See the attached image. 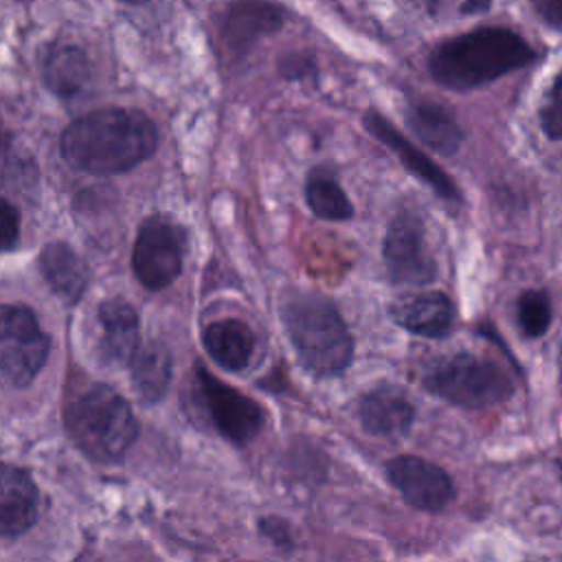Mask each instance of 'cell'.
<instances>
[{"instance_id":"5b68a950","label":"cell","mask_w":562,"mask_h":562,"mask_svg":"<svg viewBox=\"0 0 562 562\" xmlns=\"http://www.w3.org/2000/svg\"><path fill=\"white\" fill-rule=\"evenodd\" d=\"M422 386L435 397L463 408L501 404L514 391L512 378L501 364L470 351L430 360L422 371Z\"/></svg>"},{"instance_id":"83f0119b","label":"cell","mask_w":562,"mask_h":562,"mask_svg":"<svg viewBox=\"0 0 562 562\" xmlns=\"http://www.w3.org/2000/svg\"><path fill=\"white\" fill-rule=\"evenodd\" d=\"M538 18L555 31H562V0H531Z\"/></svg>"},{"instance_id":"30bf717a","label":"cell","mask_w":562,"mask_h":562,"mask_svg":"<svg viewBox=\"0 0 562 562\" xmlns=\"http://www.w3.org/2000/svg\"><path fill=\"white\" fill-rule=\"evenodd\" d=\"M386 476L402 498L419 512H441L454 498V483L450 474L437 463L417 454L391 459L386 465Z\"/></svg>"},{"instance_id":"8992f818","label":"cell","mask_w":562,"mask_h":562,"mask_svg":"<svg viewBox=\"0 0 562 562\" xmlns=\"http://www.w3.org/2000/svg\"><path fill=\"white\" fill-rule=\"evenodd\" d=\"M50 340L26 305H0V380L26 386L48 358Z\"/></svg>"},{"instance_id":"484cf974","label":"cell","mask_w":562,"mask_h":562,"mask_svg":"<svg viewBox=\"0 0 562 562\" xmlns=\"http://www.w3.org/2000/svg\"><path fill=\"white\" fill-rule=\"evenodd\" d=\"M259 533L270 542L274 544L277 549H292L294 544V538H292V529L290 525L279 518V516H266L259 520Z\"/></svg>"},{"instance_id":"cb8c5ba5","label":"cell","mask_w":562,"mask_h":562,"mask_svg":"<svg viewBox=\"0 0 562 562\" xmlns=\"http://www.w3.org/2000/svg\"><path fill=\"white\" fill-rule=\"evenodd\" d=\"M538 123L549 140H562V70L553 77L542 105L538 110Z\"/></svg>"},{"instance_id":"ffe728a7","label":"cell","mask_w":562,"mask_h":562,"mask_svg":"<svg viewBox=\"0 0 562 562\" xmlns=\"http://www.w3.org/2000/svg\"><path fill=\"white\" fill-rule=\"evenodd\" d=\"M42 75L57 97H75L88 81V57L81 48L70 44L50 46L42 64Z\"/></svg>"},{"instance_id":"8fae6325","label":"cell","mask_w":562,"mask_h":562,"mask_svg":"<svg viewBox=\"0 0 562 562\" xmlns=\"http://www.w3.org/2000/svg\"><path fill=\"white\" fill-rule=\"evenodd\" d=\"M362 125L375 140H380L391 149V154L404 165V169L411 176H415L422 184L432 189L443 202H450V204L463 202V195L457 182L428 154H424L413 140H408L386 116H382L375 110H369L362 116Z\"/></svg>"},{"instance_id":"7402d4cb","label":"cell","mask_w":562,"mask_h":562,"mask_svg":"<svg viewBox=\"0 0 562 562\" xmlns=\"http://www.w3.org/2000/svg\"><path fill=\"white\" fill-rule=\"evenodd\" d=\"M305 202L310 211L327 222H347L353 215V206L327 169H314L305 178Z\"/></svg>"},{"instance_id":"2e32d148","label":"cell","mask_w":562,"mask_h":562,"mask_svg":"<svg viewBox=\"0 0 562 562\" xmlns=\"http://www.w3.org/2000/svg\"><path fill=\"white\" fill-rule=\"evenodd\" d=\"M404 121L422 145L439 156H454L463 145V130L452 112L435 101H411Z\"/></svg>"},{"instance_id":"4316f807","label":"cell","mask_w":562,"mask_h":562,"mask_svg":"<svg viewBox=\"0 0 562 562\" xmlns=\"http://www.w3.org/2000/svg\"><path fill=\"white\" fill-rule=\"evenodd\" d=\"M29 171H31V167H22L20 158H15V156L11 154L7 134L2 132V125H0V182L22 180L24 173H29Z\"/></svg>"},{"instance_id":"52a82bcc","label":"cell","mask_w":562,"mask_h":562,"mask_svg":"<svg viewBox=\"0 0 562 562\" xmlns=\"http://www.w3.org/2000/svg\"><path fill=\"white\" fill-rule=\"evenodd\" d=\"M195 386L211 424L224 439L244 446L261 432L266 413L252 397L217 380L202 364L195 367Z\"/></svg>"},{"instance_id":"277c9868","label":"cell","mask_w":562,"mask_h":562,"mask_svg":"<svg viewBox=\"0 0 562 562\" xmlns=\"http://www.w3.org/2000/svg\"><path fill=\"white\" fill-rule=\"evenodd\" d=\"M70 439L97 461H114L127 452L138 426L127 402L108 384H88L75 391L64 406Z\"/></svg>"},{"instance_id":"3957f363","label":"cell","mask_w":562,"mask_h":562,"mask_svg":"<svg viewBox=\"0 0 562 562\" xmlns=\"http://www.w3.org/2000/svg\"><path fill=\"white\" fill-rule=\"evenodd\" d=\"M281 323L305 371L334 378L353 360V336L336 303L321 292L288 290L281 296Z\"/></svg>"},{"instance_id":"f546056e","label":"cell","mask_w":562,"mask_h":562,"mask_svg":"<svg viewBox=\"0 0 562 562\" xmlns=\"http://www.w3.org/2000/svg\"><path fill=\"white\" fill-rule=\"evenodd\" d=\"M121 2H127V4H143V2H147V0H121Z\"/></svg>"},{"instance_id":"44dd1931","label":"cell","mask_w":562,"mask_h":562,"mask_svg":"<svg viewBox=\"0 0 562 562\" xmlns=\"http://www.w3.org/2000/svg\"><path fill=\"white\" fill-rule=\"evenodd\" d=\"M132 382L143 402H158L171 380V356L160 342L140 347L134 356Z\"/></svg>"},{"instance_id":"f1b7e54d","label":"cell","mask_w":562,"mask_h":562,"mask_svg":"<svg viewBox=\"0 0 562 562\" xmlns=\"http://www.w3.org/2000/svg\"><path fill=\"white\" fill-rule=\"evenodd\" d=\"M281 72L285 79H305L307 75H314V61L307 57H296L290 55L283 64H281Z\"/></svg>"},{"instance_id":"4fadbf2b","label":"cell","mask_w":562,"mask_h":562,"mask_svg":"<svg viewBox=\"0 0 562 562\" xmlns=\"http://www.w3.org/2000/svg\"><path fill=\"white\" fill-rule=\"evenodd\" d=\"M413 419L415 406L400 386L382 384L358 400V422L362 430L373 437H402L411 430Z\"/></svg>"},{"instance_id":"d6986e66","label":"cell","mask_w":562,"mask_h":562,"mask_svg":"<svg viewBox=\"0 0 562 562\" xmlns=\"http://www.w3.org/2000/svg\"><path fill=\"white\" fill-rule=\"evenodd\" d=\"M40 270L50 290L66 303L79 301L88 283L83 259L64 241H50L40 252Z\"/></svg>"},{"instance_id":"7c38bea8","label":"cell","mask_w":562,"mask_h":562,"mask_svg":"<svg viewBox=\"0 0 562 562\" xmlns=\"http://www.w3.org/2000/svg\"><path fill=\"white\" fill-rule=\"evenodd\" d=\"M285 11L272 0H233L224 13L222 42L233 57H244L259 40L277 33Z\"/></svg>"},{"instance_id":"ac0fdd59","label":"cell","mask_w":562,"mask_h":562,"mask_svg":"<svg viewBox=\"0 0 562 562\" xmlns=\"http://www.w3.org/2000/svg\"><path fill=\"white\" fill-rule=\"evenodd\" d=\"M202 345L206 353L226 371H241L255 351L252 329L237 318H222L204 327Z\"/></svg>"},{"instance_id":"5bb4252c","label":"cell","mask_w":562,"mask_h":562,"mask_svg":"<svg viewBox=\"0 0 562 562\" xmlns=\"http://www.w3.org/2000/svg\"><path fill=\"white\" fill-rule=\"evenodd\" d=\"M389 316L402 329L422 338H441L452 329L454 305L437 290L411 292L397 296L389 305Z\"/></svg>"},{"instance_id":"ba28073f","label":"cell","mask_w":562,"mask_h":562,"mask_svg":"<svg viewBox=\"0 0 562 562\" xmlns=\"http://www.w3.org/2000/svg\"><path fill=\"white\" fill-rule=\"evenodd\" d=\"M386 274L397 285H428L437 279V263L426 248V231L413 211H400L389 222L382 241Z\"/></svg>"},{"instance_id":"9c48e42d","label":"cell","mask_w":562,"mask_h":562,"mask_svg":"<svg viewBox=\"0 0 562 562\" xmlns=\"http://www.w3.org/2000/svg\"><path fill=\"white\" fill-rule=\"evenodd\" d=\"M182 231L165 217H149L138 228L132 266L149 290L167 288L182 270Z\"/></svg>"},{"instance_id":"9a60e30c","label":"cell","mask_w":562,"mask_h":562,"mask_svg":"<svg viewBox=\"0 0 562 562\" xmlns=\"http://www.w3.org/2000/svg\"><path fill=\"white\" fill-rule=\"evenodd\" d=\"M40 494L26 470L0 463V536H18L37 518Z\"/></svg>"},{"instance_id":"6da1fadb","label":"cell","mask_w":562,"mask_h":562,"mask_svg":"<svg viewBox=\"0 0 562 562\" xmlns=\"http://www.w3.org/2000/svg\"><path fill=\"white\" fill-rule=\"evenodd\" d=\"M158 130L138 110L103 108L75 119L61 134L64 160L86 173H123L147 160Z\"/></svg>"},{"instance_id":"7a4b0ae2","label":"cell","mask_w":562,"mask_h":562,"mask_svg":"<svg viewBox=\"0 0 562 562\" xmlns=\"http://www.w3.org/2000/svg\"><path fill=\"white\" fill-rule=\"evenodd\" d=\"M536 59L531 44L505 26H481L439 42L428 53L430 77L448 90H474Z\"/></svg>"},{"instance_id":"603a6c76","label":"cell","mask_w":562,"mask_h":562,"mask_svg":"<svg viewBox=\"0 0 562 562\" xmlns=\"http://www.w3.org/2000/svg\"><path fill=\"white\" fill-rule=\"evenodd\" d=\"M553 321L551 299L542 290H525L516 301V323L525 338H540Z\"/></svg>"},{"instance_id":"d4e9b609","label":"cell","mask_w":562,"mask_h":562,"mask_svg":"<svg viewBox=\"0 0 562 562\" xmlns=\"http://www.w3.org/2000/svg\"><path fill=\"white\" fill-rule=\"evenodd\" d=\"M20 239V215L18 209L0 198V252L15 248Z\"/></svg>"},{"instance_id":"e0dca14e","label":"cell","mask_w":562,"mask_h":562,"mask_svg":"<svg viewBox=\"0 0 562 562\" xmlns=\"http://www.w3.org/2000/svg\"><path fill=\"white\" fill-rule=\"evenodd\" d=\"M101 353L110 364H130L140 349L138 316L123 299H108L99 305Z\"/></svg>"}]
</instances>
